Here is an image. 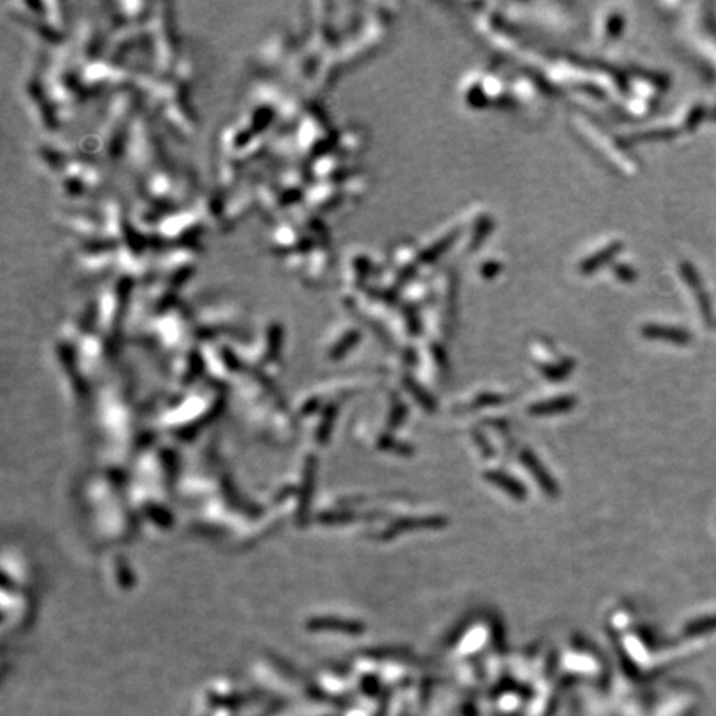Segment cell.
Returning <instances> with one entry per match:
<instances>
[{
	"label": "cell",
	"mask_w": 716,
	"mask_h": 716,
	"mask_svg": "<svg viewBox=\"0 0 716 716\" xmlns=\"http://www.w3.org/2000/svg\"><path fill=\"white\" fill-rule=\"evenodd\" d=\"M522 459H524V463H526V466L529 468V471L534 472L536 479L539 481L540 486H543L545 491L551 494V496H556V486H554V481L549 477L547 471L543 470V466H540L539 461L534 458V454L529 453V451H526V453L522 454Z\"/></svg>",
	"instance_id": "1"
},
{
	"label": "cell",
	"mask_w": 716,
	"mask_h": 716,
	"mask_svg": "<svg viewBox=\"0 0 716 716\" xmlns=\"http://www.w3.org/2000/svg\"><path fill=\"white\" fill-rule=\"evenodd\" d=\"M488 479L493 481L494 484H497L500 488L504 489L511 494V496L515 497V500H524L526 497V491H524L522 484H519L518 481H514L513 477L501 475V472H488Z\"/></svg>",
	"instance_id": "2"
},
{
	"label": "cell",
	"mask_w": 716,
	"mask_h": 716,
	"mask_svg": "<svg viewBox=\"0 0 716 716\" xmlns=\"http://www.w3.org/2000/svg\"><path fill=\"white\" fill-rule=\"evenodd\" d=\"M572 404H574V400L559 398V400H554V402H551V403L536 404V407H532L531 410H532V413H536V415H549V413H559V411L569 410Z\"/></svg>",
	"instance_id": "3"
},
{
	"label": "cell",
	"mask_w": 716,
	"mask_h": 716,
	"mask_svg": "<svg viewBox=\"0 0 716 716\" xmlns=\"http://www.w3.org/2000/svg\"><path fill=\"white\" fill-rule=\"evenodd\" d=\"M645 335L665 336V339H672V340L688 339L685 334H681V330H673V328H663V327H645Z\"/></svg>",
	"instance_id": "4"
},
{
	"label": "cell",
	"mask_w": 716,
	"mask_h": 716,
	"mask_svg": "<svg viewBox=\"0 0 716 716\" xmlns=\"http://www.w3.org/2000/svg\"><path fill=\"white\" fill-rule=\"evenodd\" d=\"M619 247H620L619 244H615V246H612V247H607V249L602 250V254L594 255V257H590L589 261H587V262L583 264V266H582V271L589 272V271H592V268L599 267V264H602L604 261H607V259H611L612 255L615 254V250L619 249Z\"/></svg>",
	"instance_id": "5"
}]
</instances>
